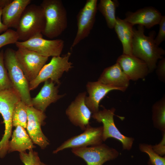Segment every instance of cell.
<instances>
[{
  "instance_id": "cell-1",
  "label": "cell",
  "mask_w": 165,
  "mask_h": 165,
  "mask_svg": "<svg viewBox=\"0 0 165 165\" xmlns=\"http://www.w3.org/2000/svg\"><path fill=\"white\" fill-rule=\"evenodd\" d=\"M132 44V55L141 59L147 64L149 73L152 72L156 67L158 60L162 58L165 50L157 46L154 41V31L148 36L144 33V27L138 25L137 29L134 28Z\"/></svg>"
},
{
  "instance_id": "cell-2",
  "label": "cell",
  "mask_w": 165,
  "mask_h": 165,
  "mask_svg": "<svg viewBox=\"0 0 165 165\" xmlns=\"http://www.w3.org/2000/svg\"><path fill=\"white\" fill-rule=\"evenodd\" d=\"M40 6L44 10L46 19L42 34L50 38L57 37L68 26L67 11L62 1L43 0Z\"/></svg>"
},
{
  "instance_id": "cell-3",
  "label": "cell",
  "mask_w": 165,
  "mask_h": 165,
  "mask_svg": "<svg viewBox=\"0 0 165 165\" xmlns=\"http://www.w3.org/2000/svg\"><path fill=\"white\" fill-rule=\"evenodd\" d=\"M46 24L42 7L35 4L29 5L24 11L16 31L18 40L25 41L37 34H42Z\"/></svg>"
},
{
  "instance_id": "cell-4",
  "label": "cell",
  "mask_w": 165,
  "mask_h": 165,
  "mask_svg": "<svg viewBox=\"0 0 165 165\" xmlns=\"http://www.w3.org/2000/svg\"><path fill=\"white\" fill-rule=\"evenodd\" d=\"M20 100V95L13 88L0 90V114L5 125L4 134L0 141V158H3L8 152L13 127V110L16 104Z\"/></svg>"
},
{
  "instance_id": "cell-5",
  "label": "cell",
  "mask_w": 165,
  "mask_h": 165,
  "mask_svg": "<svg viewBox=\"0 0 165 165\" xmlns=\"http://www.w3.org/2000/svg\"><path fill=\"white\" fill-rule=\"evenodd\" d=\"M15 51L11 48L4 53L5 67L13 87L19 94L21 100L27 106H31L29 82L20 67L15 58Z\"/></svg>"
},
{
  "instance_id": "cell-6",
  "label": "cell",
  "mask_w": 165,
  "mask_h": 165,
  "mask_svg": "<svg viewBox=\"0 0 165 165\" xmlns=\"http://www.w3.org/2000/svg\"><path fill=\"white\" fill-rule=\"evenodd\" d=\"M71 55V53L68 52L62 57H53L50 62L42 67L36 78L29 82L30 90L35 89L40 83L48 79L60 85L59 79L63 73L73 67L72 63L69 61Z\"/></svg>"
},
{
  "instance_id": "cell-7",
  "label": "cell",
  "mask_w": 165,
  "mask_h": 165,
  "mask_svg": "<svg viewBox=\"0 0 165 165\" xmlns=\"http://www.w3.org/2000/svg\"><path fill=\"white\" fill-rule=\"evenodd\" d=\"M115 110L114 108L110 109L104 108L103 110L93 114L92 117L97 122L103 123V141L109 138H113L121 143L123 149L130 150L132 148L134 139L123 135L117 128L113 118Z\"/></svg>"
},
{
  "instance_id": "cell-8",
  "label": "cell",
  "mask_w": 165,
  "mask_h": 165,
  "mask_svg": "<svg viewBox=\"0 0 165 165\" xmlns=\"http://www.w3.org/2000/svg\"><path fill=\"white\" fill-rule=\"evenodd\" d=\"M15 44L18 48H25L49 57L60 55L64 47V42L61 39H45L43 38L42 34L39 33L27 41H18Z\"/></svg>"
},
{
  "instance_id": "cell-9",
  "label": "cell",
  "mask_w": 165,
  "mask_h": 165,
  "mask_svg": "<svg viewBox=\"0 0 165 165\" xmlns=\"http://www.w3.org/2000/svg\"><path fill=\"white\" fill-rule=\"evenodd\" d=\"M15 56L20 67L29 82L36 78L48 59V57L24 48H18L15 51Z\"/></svg>"
},
{
  "instance_id": "cell-10",
  "label": "cell",
  "mask_w": 165,
  "mask_h": 165,
  "mask_svg": "<svg viewBox=\"0 0 165 165\" xmlns=\"http://www.w3.org/2000/svg\"><path fill=\"white\" fill-rule=\"evenodd\" d=\"M76 156L84 160L87 165H102L116 158L119 153L115 149L105 144L84 148H72Z\"/></svg>"
},
{
  "instance_id": "cell-11",
  "label": "cell",
  "mask_w": 165,
  "mask_h": 165,
  "mask_svg": "<svg viewBox=\"0 0 165 165\" xmlns=\"http://www.w3.org/2000/svg\"><path fill=\"white\" fill-rule=\"evenodd\" d=\"M97 2V0H86L84 6L78 12L76 17L77 30L71 49L90 34L95 20Z\"/></svg>"
},
{
  "instance_id": "cell-12",
  "label": "cell",
  "mask_w": 165,
  "mask_h": 165,
  "mask_svg": "<svg viewBox=\"0 0 165 165\" xmlns=\"http://www.w3.org/2000/svg\"><path fill=\"white\" fill-rule=\"evenodd\" d=\"M102 133V126L93 127L89 124L82 133L66 140L53 153L56 154L68 148H82L101 144L103 142Z\"/></svg>"
},
{
  "instance_id": "cell-13",
  "label": "cell",
  "mask_w": 165,
  "mask_h": 165,
  "mask_svg": "<svg viewBox=\"0 0 165 165\" xmlns=\"http://www.w3.org/2000/svg\"><path fill=\"white\" fill-rule=\"evenodd\" d=\"M27 130L33 142L44 149L50 144L49 141L43 133L41 126L44 124L46 116L44 112L32 106L27 107Z\"/></svg>"
},
{
  "instance_id": "cell-14",
  "label": "cell",
  "mask_w": 165,
  "mask_h": 165,
  "mask_svg": "<svg viewBox=\"0 0 165 165\" xmlns=\"http://www.w3.org/2000/svg\"><path fill=\"white\" fill-rule=\"evenodd\" d=\"M86 92L79 93L66 110L70 121L84 130L89 124L92 113L85 103Z\"/></svg>"
},
{
  "instance_id": "cell-15",
  "label": "cell",
  "mask_w": 165,
  "mask_h": 165,
  "mask_svg": "<svg viewBox=\"0 0 165 165\" xmlns=\"http://www.w3.org/2000/svg\"><path fill=\"white\" fill-rule=\"evenodd\" d=\"M116 63L130 80L136 81L143 79L149 73L146 63L133 55L123 54L118 58Z\"/></svg>"
},
{
  "instance_id": "cell-16",
  "label": "cell",
  "mask_w": 165,
  "mask_h": 165,
  "mask_svg": "<svg viewBox=\"0 0 165 165\" xmlns=\"http://www.w3.org/2000/svg\"><path fill=\"white\" fill-rule=\"evenodd\" d=\"M160 13L152 7H145L134 12H129L124 20L133 26L135 24L150 28L159 24L162 17Z\"/></svg>"
},
{
  "instance_id": "cell-17",
  "label": "cell",
  "mask_w": 165,
  "mask_h": 165,
  "mask_svg": "<svg viewBox=\"0 0 165 165\" xmlns=\"http://www.w3.org/2000/svg\"><path fill=\"white\" fill-rule=\"evenodd\" d=\"M44 82L40 92L35 97L31 98V106L43 112L51 104L65 95L58 94L59 85L55 86V83L50 79Z\"/></svg>"
},
{
  "instance_id": "cell-18",
  "label": "cell",
  "mask_w": 165,
  "mask_h": 165,
  "mask_svg": "<svg viewBox=\"0 0 165 165\" xmlns=\"http://www.w3.org/2000/svg\"><path fill=\"white\" fill-rule=\"evenodd\" d=\"M130 81L128 77L116 62L105 68L98 80L103 84L116 88L123 92L128 87Z\"/></svg>"
},
{
  "instance_id": "cell-19",
  "label": "cell",
  "mask_w": 165,
  "mask_h": 165,
  "mask_svg": "<svg viewBox=\"0 0 165 165\" xmlns=\"http://www.w3.org/2000/svg\"><path fill=\"white\" fill-rule=\"evenodd\" d=\"M89 96L85 99L86 105L93 114L99 111L101 101L110 91L119 90L114 87L106 85L98 81L88 82L86 85Z\"/></svg>"
},
{
  "instance_id": "cell-20",
  "label": "cell",
  "mask_w": 165,
  "mask_h": 165,
  "mask_svg": "<svg viewBox=\"0 0 165 165\" xmlns=\"http://www.w3.org/2000/svg\"><path fill=\"white\" fill-rule=\"evenodd\" d=\"M31 2L30 0H13L2 9L3 24L8 28L16 29L24 11Z\"/></svg>"
},
{
  "instance_id": "cell-21",
  "label": "cell",
  "mask_w": 165,
  "mask_h": 165,
  "mask_svg": "<svg viewBox=\"0 0 165 165\" xmlns=\"http://www.w3.org/2000/svg\"><path fill=\"white\" fill-rule=\"evenodd\" d=\"M11 136V140L8 143V153L15 151L20 153L25 152L35 147L25 129L20 126L16 127Z\"/></svg>"
},
{
  "instance_id": "cell-22",
  "label": "cell",
  "mask_w": 165,
  "mask_h": 165,
  "mask_svg": "<svg viewBox=\"0 0 165 165\" xmlns=\"http://www.w3.org/2000/svg\"><path fill=\"white\" fill-rule=\"evenodd\" d=\"M114 28L122 43L123 54L133 55L132 44L134 34L133 26L124 19H121L117 17Z\"/></svg>"
},
{
  "instance_id": "cell-23",
  "label": "cell",
  "mask_w": 165,
  "mask_h": 165,
  "mask_svg": "<svg viewBox=\"0 0 165 165\" xmlns=\"http://www.w3.org/2000/svg\"><path fill=\"white\" fill-rule=\"evenodd\" d=\"M118 4L117 1L112 0H101L97 4V10L104 16L109 28H114L116 24V11Z\"/></svg>"
},
{
  "instance_id": "cell-24",
  "label": "cell",
  "mask_w": 165,
  "mask_h": 165,
  "mask_svg": "<svg viewBox=\"0 0 165 165\" xmlns=\"http://www.w3.org/2000/svg\"><path fill=\"white\" fill-rule=\"evenodd\" d=\"M152 119L154 127L165 132V97L155 102L152 107Z\"/></svg>"
},
{
  "instance_id": "cell-25",
  "label": "cell",
  "mask_w": 165,
  "mask_h": 165,
  "mask_svg": "<svg viewBox=\"0 0 165 165\" xmlns=\"http://www.w3.org/2000/svg\"><path fill=\"white\" fill-rule=\"evenodd\" d=\"M27 105L20 100L15 105L13 113L12 119L13 127L19 125L24 129L26 128L27 124Z\"/></svg>"
},
{
  "instance_id": "cell-26",
  "label": "cell",
  "mask_w": 165,
  "mask_h": 165,
  "mask_svg": "<svg viewBox=\"0 0 165 165\" xmlns=\"http://www.w3.org/2000/svg\"><path fill=\"white\" fill-rule=\"evenodd\" d=\"M139 149L142 152L146 153L149 157V163L152 165H165V156L162 157L153 150L152 145L145 143L139 145Z\"/></svg>"
},
{
  "instance_id": "cell-27",
  "label": "cell",
  "mask_w": 165,
  "mask_h": 165,
  "mask_svg": "<svg viewBox=\"0 0 165 165\" xmlns=\"http://www.w3.org/2000/svg\"><path fill=\"white\" fill-rule=\"evenodd\" d=\"M4 53L3 50L0 52V90L13 88L5 65Z\"/></svg>"
},
{
  "instance_id": "cell-28",
  "label": "cell",
  "mask_w": 165,
  "mask_h": 165,
  "mask_svg": "<svg viewBox=\"0 0 165 165\" xmlns=\"http://www.w3.org/2000/svg\"><path fill=\"white\" fill-rule=\"evenodd\" d=\"M20 153V160L24 165H48L41 162L37 152L33 149Z\"/></svg>"
},
{
  "instance_id": "cell-29",
  "label": "cell",
  "mask_w": 165,
  "mask_h": 165,
  "mask_svg": "<svg viewBox=\"0 0 165 165\" xmlns=\"http://www.w3.org/2000/svg\"><path fill=\"white\" fill-rule=\"evenodd\" d=\"M18 40L16 31L8 29L0 35V48L9 44L15 43Z\"/></svg>"
},
{
  "instance_id": "cell-30",
  "label": "cell",
  "mask_w": 165,
  "mask_h": 165,
  "mask_svg": "<svg viewBox=\"0 0 165 165\" xmlns=\"http://www.w3.org/2000/svg\"><path fill=\"white\" fill-rule=\"evenodd\" d=\"M159 29L156 37L154 38L156 44L159 46L160 44L165 39V16H163L159 24Z\"/></svg>"
},
{
  "instance_id": "cell-31",
  "label": "cell",
  "mask_w": 165,
  "mask_h": 165,
  "mask_svg": "<svg viewBox=\"0 0 165 165\" xmlns=\"http://www.w3.org/2000/svg\"><path fill=\"white\" fill-rule=\"evenodd\" d=\"M156 73L159 79L163 82H165V58H162L156 66Z\"/></svg>"
},
{
  "instance_id": "cell-32",
  "label": "cell",
  "mask_w": 165,
  "mask_h": 165,
  "mask_svg": "<svg viewBox=\"0 0 165 165\" xmlns=\"http://www.w3.org/2000/svg\"><path fill=\"white\" fill-rule=\"evenodd\" d=\"M162 133L163 137L160 142L158 144L152 145L154 151L161 156L165 154V132Z\"/></svg>"
},
{
  "instance_id": "cell-33",
  "label": "cell",
  "mask_w": 165,
  "mask_h": 165,
  "mask_svg": "<svg viewBox=\"0 0 165 165\" xmlns=\"http://www.w3.org/2000/svg\"><path fill=\"white\" fill-rule=\"evenodd\" d=\"M2 9L0 7V34L7 31L8 28L4 25L1 20V17L2 16Z\"/></svg>"
},
{
  "instance_id": "cell-34",
  "label": "cell",
  "mask_w": 165,
  "mask_h": 165,
  "mask_svg": "<svg viewBox=\"0 0 165 165\" xmlns=\"http://www.w3.org/2000/svg\"><path fill=\"white\" fill-rule=\"evenodd\" d=\"M13 0H0V7L2 9L10 3Z\"/></svg>"
}]
</instances>
